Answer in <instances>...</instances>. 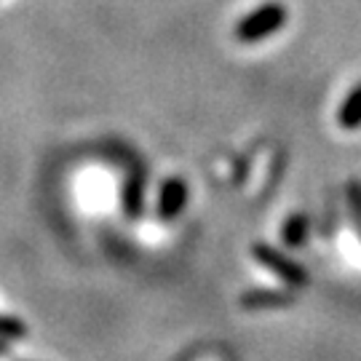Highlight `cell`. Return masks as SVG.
<instances>
[{
    "mask_svg": "<svg viewBox=\"0 0 361 361\" xmlns=\"http://www.w3.org/2000/svg\"><path fill=\"white\" fill-rule=\"evenodd\" d=\"M295 302V295L289 289H249L241 295L244 308H281Z\"/></svg>",
    "mask_w": 361,
    "mask_h": 361,
    "instance_id": "obj_4",
    "label": "cell"
},
{
    "mask_svg": "<svg viewBox=\"0 0 361 361\" xmlns=\"http://www.w3.org/2000/svg\"><path fill=\"white\" fill-rule=\"evenodd\" d=\"M6 350H8V348H6V340H0V356H3Z\"/></svg>",
    "mask_w": 361,
    "mask_h": 361,
    "instance_id": "obj_9",
    "label": "cell"
},
{
    "mask_svg": "<svg viewBox=\"0 0 361 361\" xmlns=\"http://www.w3.org/2000/svg\"><path fill=\"white\" fill-rule=\"evenodd\" d=\"M337 121L343 129H361V83L345 97V102L340 104V113H337Z\"/></svg>",
    "mask_w": 361,
    "mask_h": 361,
    "instance_id": "obj_5",
    "label": "cell"
},
{
    "mask_svg": "<svg viewBox=\"0 0 361 361\" xmlns=\"http://www.w3.org/2000/svg\"><path fill=\"white\" fill-rule=\"evenodd\" d=\"M252 255H255V259H257L259 265L265 268V271H271L276 279H281L289 289H302V286H308V271L297 262V259H292L286 252H281V249H276V246L271 244H255L252 246Z\"/></svg>",
    "mask_w": 361,
    "mask_h": 361,
    "instance_id": "obj_2",
    "label": "cell"
},
{
    "mask_svg": "<svg viewBox=\"0 0 361 361\" xmlns=\"http://www.w3.org/2000/svg\"><path fill=\"white\" fill-rule=\"evenodd\" d=\"M348 204H350V214L356 219V225H359L361 231V182L353 180L348 182Z\"/></svg>",
    "mask_w": 361,
    "mask_h": 361,
    "instance_id": "obj_8",
    "label": "cell"
},
{
    "mask_svg": "<svg viewBox=\"0 0 361 361\" xmlns=\"http://www.w3.org/2000/svg\"><path fill=\"white\" fill-rule=\"evenodd\" d=\"M185 207H188V182L182 177H169L158 193V217L169 222V219L180 217Z\"/></svg>",
    "mask_w": 361,
    "mask_h": 361,
    "instance_id": "obj_3",
    "label": "cell"
},
{
    "mask_svg": "<svg viewBox=\"0 0 361 361\" xmlns=\"http://www.w3.org/2000/svg\"><path fill=\"white\" fill-rule=\"evenodd\" d=\"M308 233H310L308 217H305V214H292V217H286L284 228H281V241H284L286 246L297 249V246L305 244Z\"/></svg>",
    "mask_w": 361,
    "mask_h": 361,
    "instance_id": "obj_6",
    "label": "cell"
},
{
    "mask_svg": "<svg viewBox=\"0 0 361 361\" xmlns=\"http://www.w3.org/2000/svg\"><path fill=\"white\" fill-rule=\"evenodd\" d=\"M27 337V326L25 322L13 319V316H0V340H25Z\"/></svg>",
    "mask_w": 361,
    "mask_h": 361,
    "instance_id": "obj_7",
    "label": "cell"
},
{
    "mask_svg": "<svg viewBox=\"0 0 361 361\" xmlns=\"http://www.w3.org/2000/svg\"><path fill=\"white\" fill-rule=\"evenodd\" d=\"M286 8L281 3H262L235 25V38L241 43H259V40L276 35L286 25Z\"/></svg>",
    "mask_w": 361,
    "mask_h": 361,
    "instance_id": "obj_1",
    "label": "cell"
}]
</instances>
